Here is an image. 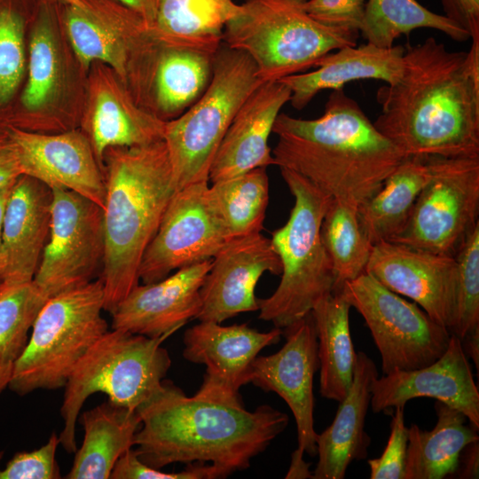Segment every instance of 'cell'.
Wrapping results in <instances>:
<instances>
[{
    "label": "cell",
    "instance_id": "cell-1",
    "mask_svg": "<svg viewBox=\"0 0 479 479\" xmlns=\"http://www.w3.org/2000/svg\"><path fill=\"white\" fill-rule=\"evenodd\" d=\"M451 51L434 37L405 48L399 79L377 91L376 129L404 155L479 158V38Z\"/></svg>",
    "mask_w": 479,
    "mask_h": 479
},
{
    "label": "cell",
    "instance_id": "cell-2",
    "mask_svg": "<svg viewBox=\"0 0 479 479\" xmlns=\"http://www.w3.org/2000/svg\"><path fill=\"white\" fill-rule=\"evenodd\" d=\"M137 412L141 424L134 450L145 464L161 469L210 462L220 478L249 467L289 421L287 413L268 404L251 412L242 403L189 397L168 381Z\"/></svg>",
    "mask_w": 479,
    "mask_h": 479
},
{
    "label": "cell",
    "instance_id": "cell-3",
    "mask_svg": "<svg viewBox=\"0 0 479 479\" xmlns=\"http://www.w3.org/2000/svg\"><path fill=\"white\" fill-rule=\"evenodd\" d=\"M272 132L275 165L290 169L333 199L358 208L405 158L342 89L313 120L279 113Z\"/></svg>",
    "mask_w": 479,
    "mask_h": 479
},
{
    "label": "cell",
    "instance_id": "cell-4",
    "mask_svg": "<svg viewBox=\"0 0 479 479\" xmlns=\"http://www.w3.org/2000/svg\"><path fill=\"white\" fill-rule=\"evenodd\" d=\"M105 252L101 280L112 313L139 283L143 255L175 192L164 140L106 151Z\"/></svg>",
    "mask_w": 479,
    "mask_h": 479
},
{
    "label": "cell",
    "instance_id": "cell-5",
    "mask_svg": "<svg viewBox=\"0 0 479 479\" xmlns=\"http://www.w3.org/2000/svg\"><path fill=\"white\" fill-rule=\"evenodd\" d=\"M279 169L294 204L287 222L271 233L282 265L281 279L271 296L258 298V310L259 318L284 329L332 294L335 278L320 232L332 197L301 175Z\"/></svg>",
    "mask_w": 479,
    "mask_h": 479
},
{
    "label": "cell",
    "instance_id": "cell-6",
    "mask_svg": "<svg viewBox=\"0 0 479 479\" xmlns=\"http://www.w3.org/2000/svg\"><path fill=\"white\" fill-rule=\"evenodd\" d=\"M169 336L150 338L111 329L90 347L64 387V427L59 439L66 452L77 449L76 420L92 394L104 393L113 404L137 411L162 389L171 359L161 344Z\"/></svg>",
    "mask_w": 479,
    "mask_h": 479
},
{
    "label": "cell",
    "instance_id": "cell-7",
    "mask_svg": "<svg viewBox=\"0 0 479 479\" xmlns=\"http://www.w3.org/2000/svg\"><path fill=\"white\" fill-rule=\"evenodd\" d=\"M357 36L314 20L302 3L246 0L226 23L223 43L247 53L264 82L315 67L325 55L357 45Z\"/></svg>",
    "mask_w": 479,
    "mask_h": 479
},
{
    "label": "cell",
    "instance_id": "cell-8",
    "mask_svg": "<svg viewBox=\"0 0 479 479\" xmlns=\"http://www.w3.org/2000/svg\"><path fill=\"white\" fill-rule=\"evenodd\" d=\"M99 278L46 300L8 389L19 396L64 388L77 363L108 331Z\"/></svg>",
    "mask_w": 479,
    "mask_h": 479
},
{
    "label": "cell",
    "instance_id": "cell-9",
    "mask_svg": "<svg viewBox=\"0 0 479 479\" xmlns=\"http://www.w3.org/2000/svg\"><path fill=\"white\" fill-rule=\"evenodd\" d=\"M263 82L247 53L222 43L204 93L180 116L165 122L163 140L175 192L208 182L210 166L225 132L244 101Z\"/></svg>",
    "mask_w": 479,
    "mask_h": 479
},
{
    "label": "cell",
    "instance_id": "cell-10",
    "mask_svg": "<svg viewBox=\"0 0 479 479\" xmlns=\"http://www.w3.org/2000/svg\"><path fill=\"white\" fill-rule=\"evenodd\" d=\"M340 292L365 319L381 354L383 374L420 369L446 350L450 331L369 273L345 282Z\"/></svg>",
    "mask_w": 479,
    "mask_h": 479
},
{
    "label": "cell",
    "instance_id": "cell-11",
    "mask_svg": "<svg viewBox=\"0 0 479 479\" xmlns=\"http://www.w3.org/2000/svg\"><path fill=\"white\" fill-rule=\"evenodd\" d=\"M479 158L437 157L435 174L392 242L454 257L479 225Z\"/></svg>",
    "mask_w": 479,
    "mask_h": 479
},
{
    "label": "cell",
    "instance_id": "cell-12",
    "mask_svg": "<svg viewBox=\"0 0 479 479\" xmlns=\"http://www.w3.org/2000/svg\"><path fill=\"white\" fill-rule=\"evenodd\" d=\"M51 190L49 240L33 279L47 299L92 281L105 252L103 208L75 192Z\"/></svg>",
    "mask_w": 479,
    "mask_h": 479
},
{
    "label": "cell",
    "instance_id": "cell-13",
    "mask_svg": "<svg viewBox=\"0 0 479 479\" xmlns=\"http://www.w3.org/2000/svg\"><path fill=\"white\" fill-rule=\"evenodd\" d=\"M208 182L174 192L138 270L143 284L174 270L211 260L228 241L207 199Z\"/></svg>",
    "mask_w": 479,
    "mask_h": 479
},
{
    "label": "cell",
    "instance_id": "cell-14",
    "mask_svg": "<svg viewBox=\"0 0 479 479\" xmlns=\"http://www.w3.org/2000/svg\"><path fill=\"white\" fill-rule=\"evenodd\" d=\"M281 328L259 332L247 324L221 326L200 321L184 334L183 356L206 365L203 381L195 396L224 403L241 404L240 389L249 383L250 369L259 352L278 343Z\"/></svg>",
    "mask_w": 479,
    "mask_h": 479
},
{
    "label": "cell",
    "instance_id": "cell-15",
    "mask_svg": "<svg viewBox=\"0 0 479 479\" xmlns=\"http://www.w3.org/2000/svg\"><path fill=\"white\" fill-rule=\"evenodd\" d=\"M283 334L286 342L279 351L255 358L249 382L285 400L295 420L297 447L315 456L318 433L314 428L313 379L319 361L311 313L284 328Z\"/></svg>",
    "mask_w": 479,
    "mask_h": 479
},
{
    "label": "cell",
    "instance_id": "cell-16",
    "mask_svg": "<svg viewBox=\"0 0 479 479\" xmlns=\"http://www.w3.org/2000/svg\"><path fill=\"white\" fill-rule=\"evenodd\" d=\"M365 272L389 290L413 300L450 331L457 286L454 257L382 240L373 245Z\"/></svg>",
    "mask_w": 479,
    "mask_h": 479
},
{
    "label": "cell",
    "instance_id": "cell-17",
    "mask_svg": "<svg viewBox=\"0 0 479 479\" xmlns=\"http://www.w3.org/2000/svg\"><path fill=\"white\" fill-rule=\"evenodd\" d=\"M8 135L22 172L47 185L75 192L103 209L106 181L86 135L77 130L44 134L10 126Z\"/></svg>",
    "mask_w": 479,
    "mask_h": 479
},
{
    "label": "cell",
    "instance_id": "cell-18",
    "mask_svg": "<svg viewBox=\"0 0 479 479\" xmlns=\"http://www.w3.org/2000/svg\"><path fill=\"white\" fill-rule=\"evenodd\" d=\"M280 275L282 265L271 239L261 232L228 240L212 259L200 288L199 321H223L258 310L255 291L264 272Z\"/></svg>",
    "mask_w": 479,
    "mask_h": 479
},
{
    "label": "cell",
    "instance_id": "cell-19",
    "mask_svg": "<svg viewBox=\"0 0 479 479\" xmlns=\"http://www.w3.org/2000/svg\"><path fill=\"white\" fill-rule=\"evenodd\" d=\"M79 62L88 67L99 60L122 78L130 75L150 28L135 12L114 0H82V4H57Z\"/></svg>",
    "mask_w": 479,
    "mask_h": 479
},
{
    "label": "cell",
    "instance_id": "cell-20",
    "mask_svg": "<svg viewBox=\"0 0 479 479\" xmlns=\"http://www.w3.org/2000/svg\"><path fill=\"white\" fill-rule=\"evenodd\" d=\"M370 406L374 413L405 406L409 400L431 397L462 412L479 428V391L460 340L451 334L444 353L415 370L396 371L372 383Z\"/></svg>",
    "mask_w": 479,
    "mask_h": 479
},
{
    "label": "cell",
    "instance_id": "cell-21",
    "mask_svg": "<svg viewBox=\"0 0 479 479\" xmlns=\"http://www.w3.org/2000/svg\"><path fill=\"white\" fill-rule=\"evenodd\" d=\"M211 266L212 259L180 268L154 283H138L111 313V328L150 338L171 335L196 319L200 288Z\"/></svg>",
    "mask_w": 479,
    "mask_h": 479
},
{
    "label": "cell",
    "instance_id": "cell-22",
    "mask_svg": "<svg viewBox=\"0 0 479 479\" xmlns=\"http://www.w3.org/2000/svg\"><path fill=\"white\" fill-rule=\"evenodd\" d=\"M291 91L280 81L264 82L235 114L213 159L208 180L231 178L254 169L275 165L268 141Z\"/></svg>",
    "mask_w": 479,
    "mask_h": 479
},
{
    "label": "cell",
    "instance_id": "cell-23",
    "mask_svg": "<svg viewBox=\"0 0 479 479\" xmlns=\"http://www.w3.org/2000/svg\"><path fill=\"white\" fill-rule=\"evenodd\" d=\"M51 201V190L40 181L26 175L15 180L3 219L0 283L33 281L50 233Z\"/></svg>",
    "mask_w": 479,
    "mask_h": 479
},
{
    "label": "cell",
    "instance_id": "cell-24",
    "mask_svg": "<svg viewBox=\"0 0 479 479\" xmlns=\"http://www.w3.org/2000/svg\"><path fill=\"white\" fill-rule=\"evenodd\" d=\"M217 50L153 35L147 49L148 112L169 122L192 106L210 82Z\"/></svg>",
    "mask_w": 479,
    "mask_h": 479
},
{
    "label": "cell",
    "instance_id": "cell-25",
    "mask_svg": "<svg viewBox=\"0 0 479 479\" xmlns=\"http://www.w3.org/2000/svg\"><path fill=\"white\" fill-rule=\"evenodd\" d=\"M377 377L373 360L365 352H357L351 385L339 402L331 425L317 436L318 460L313 479H343L351 462L367 457L371 438L365 430V422L372 383Z\"/></svg>",
    "mask_w": 479,
    "mask_h": 479
},
{
    "label": "cell",
    "instance_id": "cell-26",
    "mask_svg": "<svg viewBox=\"0 0 479 479\" xmlns=\"http://www.w3.org/2000/svg\"><path fill=\"white\" fill-rule=\"evenodd\" d=\"M405 47L381 48L370 43L335 50L315 65V70L294 74L279 81L291 91L290 103L304 108L321 90H340L350 82L373 79L387 84L396 82L402 73Z\"/></svg>",
    "mask_w": 479,
    "mask_h": 479
},
{
    "label": "cell",
    "instance_id": "cell-27",
    "mask_svg": "<svg viewBox=\"0 0 479 479\" xmlns=\"http://www.w3.org/2000/svg\"><path fill=\"white\" fill-rule=\"evenodd\" d=\"M79 416L83 442L75 452L73 466L65 478H110L117 459L134 446L141 424L138 414L107 400Z\"/></svg>",
    "mask_w": 479,
    "mask_h": 479
},
{
    "label": "cell",
    "instance_id": "cell-28",
    "mask_svg": "<svg viewBox=\"0 0 479 479\" xmlns=\"http://www.w3.org/2000/svg\"><path fill=\"white\" fill-rule=\"evenodd\" d=\"M436 156H409L389 175L381 189L357 208L362 229L374 245L390 240L406 224L423 188L433 177Z\"/></svg>",
    "mask_w": 479,
    "mask_h": 479
},
{
    "label": "cell",
    "instance_id": "cell-29",
    "mask_svg": "<svg viewBox=\"0 0 479 479\" xmlns=\"http://www.w3.org/2000/svg\"><path fill=\"white\" fill-rule=\"evenodd\" d=\"M86 125L87 137L100 166L109 148L163 140L166 122L142 109L118 85L98 89Z\"/></svg>",
    "mask_w": 479,
    "mask_h": 479
},
{
    "label": "cell",
    "instance_id": "cell-30",
    "mask_svg": "<svg viewBox=\"0 0 479 479\" xmlns=\"http://www.w3.org/2000/svg\"><path fill=\"white\" fill-rule=\"evenodd\" d=\"M437 421L432 430L416 424L408 428L404 479H442L454 475L463 448L478 440L475 427L467 425L459 411L436 401Z\"/></svg>",
    "mask_w": 479,
    "mask_h": 479
},
{
    "label": "cell",
    "instance_id": "cell-31",
    "mask_svg": "<svg viewBox=\"0 0 479 479\" xmlns=\"http://www.w3.org/2000/svg\"><path fill=\"white\" fill-rule=\"evenodd\" d=\"M350 308L338 292L322 298L310 311L318 338L320 394L337 402L351 385L357 357L349 330Z\"/></svg>",
    "mask_w": 479,
    "mask_h": 479
},
{
    "label": "cell",
    "instance_id": "cell-32",
    "mask_svg": "<svg viewBox=\"0 0 479 479\" xmlns=\"http://www.w3.org/2000/svg\"><path fill=\"white\" fill-rule=\"evenodd\" d=\"M207 199L228 240L261 232L269 202L266 168L212 183Z\"/></svg>",
    "mask_w": 479,
    "mask_h": 479
},
{
    "label": "cell",
    "instance_id": "cell-33",
    "mask_svg": "<svg viewBox=\"0 0 479 479\" xmlns=\"http://www.w3.org/2000/svg\"><path fill=\"white\" fill-rule=\"evenodd\" d=\"M238 8L234 0H159L150 29L163 40L217 50Z\"/></svg>",
    "mask_w": 479,
    "mask_h": 479
},
{
    "label": "cell",
    "instance_id": "cell-34",
    "mask_svg": "<svg viewBox=\"0 0 479 479\" xmlns=\"http://www.w3.org/2000/svg\"><path fill=\"white\" fill-rule=\"evenodd\" d=\"M420 27L441 31L457 42L470 39L468 33L455 22L416 0H368L359 32L367 43L390 48L401 35Z\"/></svg>",
    "mask_w": 479,
    "mask_h": 479
},
{
    "label": "cell",
    "instance_id": "cell-35",
    "mask_svg": "<svg viewBox=\"0 0 479 479\" xmlns=\"http://www.w3.org/2000/svg\"><path fill=\"white\" fill-rule=\"evenodd\" d=\"M320 232L335 278L333 293H338L345 282L365 271L373 244L362 229L357 208L333 198Z\"/></svg>",
    "mask_w": 479,
    "mask_h": 479
},
{
    "label": "cell",
    "instance_id": "cell-36",
    "mask_svg": "<svg viewBox=\"0 0 479 479\" xmlns=\"http://www.w3.org/2000/svg\"><path fill=\"white\" fill-rule=\"evenodd\" d=\"M46 300L33 281L0 283V394L9 387L35 318Z\"/></svg>",
    "mask_w": 479,
    "mask_h": 479
},
{
    "label": "cell",
    "instance_id": "cell-37",
    "mask_svg": "<svg viewBox=\"0 0 479 479\" xmlns=\"http://www.w3.org/2000/svg\"><path fill=\"white\" fill-rule=\"evenodd\" d=\"M57 4L40 0L29 43L27 81L21 101L27 110L37 111L54 98L59 80V58L56 42Z\"/></svg>",
    "mask_w": 479,
    "mask_h": 479
},
{
    "label": "cell",
    "instance_id": "cell-38",
    "mask_svg": "<svg viewBox=\"0 0 479 479\" xmlns=\"http://www.w3.org/2000/svg\"><path fill=\"white\" fill-rule=\"evenodd\" d=\"M457 265L455 308L450 333L461 340L479 328V225L454 256Z\"/></svg>",
    "mask_w": 479,
    "mask_h": 479
},
{
    "label": "cell",
    "instance_id": "cell-39",
    "mask_svg": "<svg viewBox=\"0 0 479 479\" xmlns=\"http://www.w3.org/2000/svg\"><path fill=\"white\" fill-rule=\"evenodd\" d=\"M59 444L58 435L53 432L48 442L32 452L16 453L0 469V479H59L61 477L56 460Z\"/></svg>",
    "mask_w": 479,
    "mask_h": 479
},
{
    "label": "cell",
    "instance_id": "cell-40",
    "mask_svg": "<svg viewBox=\"0 0 479 479\" xmlns=\"http://www.w3.org/2000/svg\"><path fill=\"white\" fill-rule=\"evenodd\" d=\"M394 409L384 452L381 457L367 460L371 479H404L408 428L404 423V406Z\"/></svg>",
    "mask_w": 479,
    "mask_h": 479
},
{
    "label": "cell",
    "instance_id": "cell-41",
    "mask_svg": "<svg viewBox=\"0 0 479 479\" xmlns=\"http://www.w3.org/2000/svg\"><path fill=\"white\" fill-rule=\"evenodd\" d=\"M180 472L167 473L149 467L137 457L134 449H130L116 461L111 479H216L219 475L210 464L190 463Z\"/></svg>",
    "mask_w": 479,
    "mask_h": 479
},
{
    "label": "cell",
    "instance_id": "cell-42",
    "mask_svg": "<svg viewBox=\"0 0 479 479\" xmlns=\"http://www.w3.org/2000/svg\"><path fill=\"white\" fill-rule=\"evenodd\" d=\"M365 0H308L303 10L318 22L334 27L359 33Z\"/></svg>",
    "mask_w": 479,
    "mask_h": 479
},
{
    "label": "cell",
    "instance_id": "cell-43",
    "mask_svg": "<svg viewBox=\"0 0 479 479\" xmlns=\"http://www.w3.org/2000/svg\"><path fill=\"white\" fill-rule=\"evenodd\" d=\"M444 16L470 35L479 38V0H440Z\"/></svg>",
    "mask_w": 479,
    "mask_h": 479
},
{
    "label": "cell",
    "instance_id": "cell-44",
    "mask_svg": "<svg viewBox=\"0 0 479 479\" xmlns=\"http://www.w3.org/2000/svg\"><path fill=\"white\" fill-rule=\"evenodd\" d=\"M22 175L13 145L6 134L0 133V187Z\"/></svg>",
    "mask_w": 479,
    "mask_h": 479
},
{
    "label": "cell",
    "instance_id": "cell-45",
    "mask_svg": "<svg viewBox=\"0 0 479 479\" xmlns=\"http://www.w3.org/2000/svg\"><path fill=\"white\" fill-rule=\"evenodd\" d=\"M459 478H478L479 439L467 444L460 452L456 472Z\"/></svg>",
    "mask_w": 479,
    "mask_h": 479
},
{
    "label": "cell",
    "instance_id": "cell-46",
    "mask_svg": "<svg viewBox=\"0 0 479 479\" xmlns=\"http://www.w3.org/2000/svg\"><path fill=\"white\" fill-rule=\"evenodd\" d=\"M137 12L152 28L158 8L159 0H114Z\"/></svg>",
    "mask_w": 479,
    "mask_h": 479
},
{
    "label": "cell",
    "instance_id": "cell-47",
    "mask_svg": "<svg viewBox=\"0 0 479 479\" xmlns=\"http://www.w3.org/2000/svg\"><path fill=\"white\" fill-rule=\"evenodd\" d=\"M304 451L297 447L291 454V460L286 479H307L312 478V472L310 469V463L304 459Z\"/></svg>",
    "mask_w": 479,
    "mask_h": 479
},
{
    "label": "cell",
    "instance_id": "cell-48",
    "mask_svg": "<svg viewBox=\"0 0 479 479\" xmlns=\"http://www.w3.org/2000/svg\"><path fill=\"white\" fill-rule=\"evenodd\" d=\"M461 347L465 355L471 358L475 365L476 371L479 370V328L467 333L460 340Z\"/></svg>",
    "mask_w": 479,
    "mask_h": 479
},
{
    "label": "cell",
    "instance_id": "cell-49",
    "mask_svg": "<svg viewBox=\"0 0 479 479\" xmlns=\"http://www.w3.org/2000/svg\"><path fill=\"white\" fill-rule=\"evenodd\" d=\"M14 182L15 181L0 187V275L4 266L3 246H2L3 219H4L6 202L9 198V195H10V192H11V190Z\"/></svg>",
    "mask_w": 479,
    "mask_h": 479
},
{
    "label": "cell",
    "instance_id": "cell-50",
    "mask_svg": "<svg viewBox=\"0 0 479 479\" xmlns=\"http://www.w3.org/2000/svg\"><path fill=\"white\" fill-rule=\"evenodd\" d=\"M56 4H73V5H81L82 4V0H49Z\"/></svg>",
    "mask_w": 479,
    "mask_h": 479
},
{
    "label": "cell",
    "instance_id": "cell-51",
    "mask_svg": "<svg viewBox=\"0 0 479 479\" xmlns=\"http://www.w3.org/2000/svg\"><path fill=\"white\" fill-rule=\"evenodd\" d=\"M3 455H4V452H0V462H1V459H2V458H3ZM0 469H1V467H0Z\"/></svg>",
    "mask_w": 479,
    "mask_h": 479
},
{
    "label": "cell",
    "instance_id": "cell-52",
    "mask_svg": "<svg viewBox=\"0 0 479 479\" xmlns=\"http://www.w3.org/2000/svg\"><path fill=\"white\" fill-rule=\"evenodd\" d=\"M292 1L298 2V3H302V2H304L305 0H292Z\"/></svg>",
    "mask_w": 479,
    "mask_h": 479
}]
</instances>
